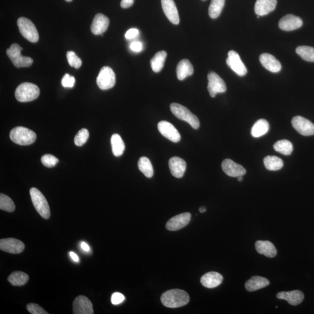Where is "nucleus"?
I'll list each match as a JSON object with an SVG mask.
<instances>
[{"label":"nucleus","instance_id":"1","mask_svg":"<svg viewBox=\"0 0 314 314\" xmlns=\"http://www.w3.org/2000/svg\"><path fill=\"white\" fill-rule=\"evenodd\" d=\"M189 295L186 291L175 289L166 291L161 296L162 305L168 308H178L188 304Z\"/></svg>","mask_w":314,"mask_h":314},{"label":"nucleus","instance_id":"2","mask_svg":"<svg viewBox=\"0 0 314 314\" xmlns=\"http://www.w3.org/2000/svg\"><path fill=\"white\" fill-rule=\"evenodd\" d=\"M10 137L15 143L21 146H28L36 141L37 135L33 130L24 127L19 126L11 130Z\"/></svg>","mask_w":314,"mask_h":314},{"label":"nucleus","instance_id":"3","mask_svg":"<svg viewBox=\"0 0 314 314\" xmlns=\"http://www.w3.org/2000/svg\"><path fill=\"white\" fill-rule=\"evenodd\" d=\"M40 90L36 84L31 83H23L17 87L15 91V97L17 100L22 103L32 101L40 96Z\"/></svg>","mask_w":314,"mask_h":314},{"label":"nucleus","instance_id":"4","mask_svg":"<svg viewBox=\"0 0 314 314\" xmlns=\"http://www.w3.org/2000/svg\"><path fill=\"white\" fill-rule=\"evenodd\" d=\"M30 194L34 207L38 214L46 220L50 218L51 215L50 206L43 194L35 188L30 190Z\"/></svg>","mask_w":314,"mask_h":314},{"label":"nucleus","instance_id":"5","mask_svg":"<svg viewBox=\"0 0 314 314\" xmlns=\"http://www.w3.org/2000/svg\"><path fill=\"white\" fill-rule=\"evenodd\" d=\"M170 108L176 117L188 122L193 129H197L199 128L200 122L198 118L184 106L177 103H172L170 105Z\"/></svg>","mask_w":314,"mask_h":314},{"label":"nucleus","instance_id":"6","mask_svg":"<svg viewBox=\"0 0 314 314\" xmlns=\"http://www.w3.org/2000/svg\"><path fill=\"white\" fill-rule=\"evenodd\" d=\"M22 50L23 48L19 44H13L6 51L7 55L16 68H26L33 64L32 58L22 55L21 51Z\"/></svg>","mask_w":314,"mask_h":314},{"label":"nucleus","instance_id":"7","mask_svg":"<svg viewBox=\"0 0 314 314\" xmlns=\"http://www.w3.org/2000/svg\"><path fill=\"white\" fill-rule=\"evenodd\" d=\"M17 26L21 34L27 40L35 43L39 40V34L36 27L29 19L26 17H20L17 20Z\"/></svg>","mask_w":314,"mask_h":314},{"label":"nucleus","instance_id":"8","mask_svg":"<svg viewBox=\"0 0 314 314\" xmlns=\"http://www.w3.org/2000/svg\"><path fill=\"white\" fill-rule=\"evenodd\" d=\"M116 82L115 74L108 66L102 68L97 78V84L100 89L107 90L115 86Z\"/></svg>","mask_w":314,"mask_h":314},{"label":"nucleus","instance_id":"9","mask_svg":"<svg viewBox=\"0 0 314 314\" xmlns=\"http://www.w3.org/2000/svg\"><path fill=\"white\" fill-rule=\"evenodd\" d=\"M207 79L209 80L207 89L212 98H214L218 93H223L227 91V86L224 81L216 73L210 72L208 75Z\"/></svg>","mask_w":314,"mask_h":314},{"label":"nucleus","instance_id":"10","mask_svg":"<svg viewBox=\"0 0 314 314\" xmlns=\"http://www.w3.org/2000/svg\"><path fill=\"white\" fill-rule=\"evenodd\" d=\"M292 125L296 131L303 136L314 135V125L302 116H295L292 120Z\"/></svg>","mask_w":314,"mask_h":314},{"label":"nucleus","instance_id":"11","mask_svg":"<svg viewBox=\"0 0 314 314\" xmlns=\"http://www.w3.org/2000/svg\"><path fill=\"white\" fill-rule=\"evenodd\" d=\"M226 62L229 68L239 76H244L248 72V70L242 61L240 56L234 51H230L228 52V57Z\"/></svg>","mask_w":314,"mask_h":314},{"label":"nucleus","instance_id":"12","mask_svg":"<svg viewBox=\"0 0 314 314\" xmlns=\"http://www.w3.org/2000/svg\"><path fill=\"white\" fill-rule=\"evenodd\" d=\"M73 314H93L94 310L92 303L86 296L80 295L77 296L73 302Z\"/></svg>","mask_w":314,"mask_h":314},{"label":"nucleus","instance_id":"13","mask_svg":"<svg viewBox=\"0 0 314 314\" xmlns=\"http://www.w3.org/2000/svg\"><path fill=\"white\" fill-rule=\"evenodd\" d=\"M158 129L162 136L172 142L178 143L181 140V135L171 123L167 121L159 122Z\"/></svg>","mask_w":314,"mask_h":314},{"label":"nucleus","instance_id":"14","mask_svg":"<svg viewBox=\"0 0 314 314\" xmlns=\"http://www.w3.org/2000/svg\"><path fill=\"white\" fill-rule=\"evenodd\" d=\"M25 245L18 239L15 238H6L0 240V249L3 252L12 254L22 253Z\"/></svg>","mask_w":314,"mask_h":314},{"label":"nucleus","instance_id":"15","mask_svg":"<svg viewBox=\"0 0 314 314\" xmlns=\"http://www.w3.org/2000/svg\"><path fill=\"white\" fill-rule=\"evenodd\" d=\"M190 219H191V214L189 213L178 214L171 218L167 222L166 228L171 231L179 230L189 224Z\"/></svg>","mask_w":314,"mask_h":314},{"label":"nucleus","instance_id":"16","mask_svg":"<svg viewBox=\"0 0 314 314\" xmlns=\"http://www.w3.org/2000/svg\"><path fill=\"white\" fill-rule=\"evenodd\" d=\"M221 167L225 174L231 177L238 178L240 176L244 175L246 172L243 166L236 163L230 159H225L222 162Z\"/></svg>","mask_w":314,"mask_h":314},{"label":"nucleus","instance_id":"17","mask_svg":"<svg viewBox=\"0 0 314 314\" xmlns=\"http://www.w3.org/2000/svg\"><path fill=\"white\" fill-rule=\"evenodd\" d=\"M279 27L282 30L290 31L299 29L303 25V21L294 15H285L280 20Z\"/></svg>","mask_w":314,"mask_h":314},{"label":"nucleus","instance_id":"18","mask_svg":"<svg viewBox=\"0 0 314 314\" xmlns=\"http://www.w3.org/2000/svg\"><path fill=\"white\" fill-rule=\"evenodd\" d=\"M162 9L170 22L177 25L179 23V16L177 8L173 0H161Z\"/></svg>","mask_w":314,"mask_h":314},{"label":"nucleus","instance_id":"19","mask_svg":"<svg viewBox=\"0 0 314 314\" xmlns=\"http://www.w3.org/2000/svg\"><path fill=\"white\" fill-rule=\"evenodd\" d=\"M109 25V20L108 17L103 14L98 13L95 16L91 24V32L95 35H102L107 30Z\"/></svg>","mask_w":314,"mask_h":314},{"label":"nucleus","instance_id":"20","mask_svg":"<svg viewBox=\"0 0 314 314\" xmlns=\"http://www.w3.org/2000/svg\"><path fill=\"white\" fill-rule=\"evenodd\" d=\"M169 167L171 174L176 178H181L185 174L186 163L184 160L178 157H172L169 161Z\"/></svg>","mask_w":314,"mask_h":314},{"label":"nucleus","instance_id":"21","mask_svg":"<svg viewBox=\"0 0 314 314\" xmlns=\"http://www.w3.org/2000/svg\"><path fill=\"white\" fill-rule=\"evenodd\" d=\"M223 281L222 275L217 272L211 271L203 275L201 278V284L207 288H214L218 287Z\"/></svg>","mask_w":314,"mask_h":314},{"label":"nucleus","instance_id":"22","mask_svg":"<svg viewBox=\"0 0 314 314\" xmlns=\"http://www.w3.org/2000/svg\"><path fill=\"white\" fill-rule=\"evenodd\" d=\"M260 61L264 68L272 73H278L281 70L280 61L273 55L264 53L260 56Z\"/></svg>","mask_w":314,"mask_h":314},{"label":"nucleus","instance_id":"23","mask_svg":"<svg viewBox=\"0 0 314 314\" xmlns=\"http://www.w3.org/2000/svg\"><path fill=\"white\" fill-rule=\"evenodd\" d=\"M277 0H257L255 11L257 16H263L268 15L275 9Z\"/></svg>","mask_w":314,"mask_h":314},{"label":"nucleus","instance_id":"24","mask_svg":"<svg viewBox=\"0 0 314 314\" xmlns=\"http://www.w3.org/2000/svg\"><path fill=\"white\" fill-rule=\"evenodd\" d=\"M277 298L279 299L285 300L292 306H297L304 299V294L302 292L298 290L281 292L278 293Z\"/></svg>","mask_w":314,"mask_h":314},{"label":"nucleus","instance_id":"25","mask_svg":"<svg viewBox=\"0 0 314 314\" xmlns=\"http://www.w3.org/2000/svg\"><path fill=\"white\" fill-rule=\"evenodd\" d=\"M257 252L270 258L277 255V250L273 243L267 241H258L255 243Z\"/></svg>","mask_w":314,"mask_h":314},{"label":"nucleus","instance_id":"26","mask_svg":"<svg viewBox=\"0 0 314 314\" xmlns=\"http://www.w3.org/2000/svg\"><path fill=\"white\" fill-rule=\"evenodd\" d=\"M193 72V66L189 60L183 59L179 62L176 68V75L178 80H183L187 77L192 76Z\"/></svg>","mask_w":314,"mask_h":314},{"label":"nucleus","instance_id":"27","mask_svg":"<svg viewBox=\"0 0 314 314\" xmlns=\"http://www.w3.org/2000/svg\"><path fill=\"white\" fill-rule=\"evenodd\" d=\"M270 281L267 278L260 276H253L246 282L247 291L254 292L269 285Z\"/></svg>","mask_w":314,"mask_h":314},{"label":"nucleus","instance_id":"28","mask_svg":"<svg viewBox=\"0 0 314 314\" xmlns=\"http://www.w3.org/2000/svg\"><path fill=\"white\" fill-rule=\"evenodd\" d=\"M269 123L266 120L262 119L257 121L252 127L251 130V135L255 138L262 137L269 130Z\"/></svg>","mask_w":314,"mask_h":314},{"label":"nucleus","instance_id":"29","mask_svg":"<svg viewBox=\"0 0 314 314\" xmlns=\"http://www.w3.org/2000/svg\"><path fill=\"white\" fill-rule=\"evenodd\" d=\"M167 56V53L164 51H161L156 53L153 58L151 59V68L154 72H160L163 69Z\"/></svg>","mask_w":314,"mask_h":314},{"label":"nucleus","instance_id":"30","mask_svg":"<svg viewBox=\"0 0 314 314\" xmlns=\"http://www.w3.org/2000/svg\"><path fill=\"white\" fill-rule=\"evenodd\" d=\"M111 143L112 153L116 157L121 156L125 149V143L121 136L114 134L111 137Z\"/></svg>","mask_w":314,"mask_h":314},{"label":"nucleus","instance_id":"31","mask_svg":"<svg viewBox=\"0 0 314 314\" xmlns=\"http://www.w3.org/2000/svg\"><path fill=\"white\" fill-rule=\"evenodd\" d=\"M264 164L268 170L276 171L283 167L284 162L280 158L269 156L264 158Z\"/></svg>","mask_w":314,"mask_h":314},{"label":"nucleus","instance_id":"32","mask_svg":"<svg viewBox=\"0 0 314 314\" xmlns=\"http://www.w3.org/2000/svg\"><path fill=\"white\" fill-rule=\"evenodd\" d=\"M8 280L13 286H22L29 281V277L23 272L15 271L9 275Z\"/></svg>","mask_w":314,"mask_h":314},{"label":"nucleus","instance_id":"33","mask_svg":"<svg viewBox=\"0 0 314 314\" xmlns=\"http://www.w3.org/2000/svg\"><path fill=\"white\" fill-rule=\"evenodd\" d=\"M138 167L139 170L146 176L147 178H150L154 175V169L152 164L149 159L146 157H142L139 159L138 161Z\"/></svg>","mask_w":314,"mask_h":314},{"label":"nucleus","instance_id":"34","mask_svg":"<svg viewBox=\"0 0 314 314\" xmlns=\"http://www.w3.org/2000/svg\"><path fill=\"white\" fill-rule=\"evenodd\" d=\"M274 149L277 152L280 153L285 156H289L292 153L294 148L292 144L287 140L278 141L274 145Z\"/></svg>","mask_w":314,"mask_h":314},{"label":"nucleus","instance_id":"35","mask_svg":"<svg viewBox=\"0 0 314 314\" xmlns=\"http://www.w3.org/2000/svg\"><path fill=\"white\" fill-rule=\"evenodd\" d=\"M225 5V0H211L209 9L211 18L216 19L220 15Z\"/></svg>","mask_w":314,"mask_h":314},{"label":"nucleus","instance_id":"36","mask_svg":"<svg viewBox=\"0 0 314 314\" xmlns=\"http://www.w3.org/2000/svg\"><path fill=\"white\" fill-rule=\"evenodd\" d=\"M296 52L308 62H314V48L308 46H300L296 49Z\"/></svg>","mask_w":314,"mask_h":314},{"label":"nucleus","instance_id":"37","mask_svg":"<svg viewBox=\"0 0 314 314\" xmlns=\"http://www.w3.org/2000/svg\"><path fill=\"white\" fill-rule=\"evenodd\" d=\"M15 204L13 200L9 196L1 193L0 195V209L12 213L15 211Z\"/></svg>","mask_w":314,"mask_h":314},{"label":"nucleus","instance_id":"38","mask_svg":"<svg viewBox=\"0 0 314 314\" xmlns=\"http://www.w3.org/2000/svg\"><path fill=\"white\" fill-rule=\"evenodd\" d=\"M89 137V132L86 129L79 130L75 137V143L77 146H82L87 142Z\"/></svg>","mask_w":314,"mask_h":314},{"label":"nucleus","instance_id":"39","mask_svg":"<svg viewBox=\"0 0 314 314\" xmlns=\"http://www.w3.org/2000/svg\"><path fill=\"white\" fill-rule=\"evenodd\" d=\"M66 56L70 66L74 67L76 69H79L82 66V60L76 55L75 52L69 51L67 52Z\"/></svg>","mask_w":314,"mask_h":314},{"label":"nucleus","instance_id":"40","mask_svg":"<svg viewBox=\"0 0 314 314\" xmlns=\"http://www.w3.org/2000/svg\"><path fill=\"white\" fill-rule=\"evenodd\" d=\"M42 164H43L45 167L48 168H52L55 167L56 164L58 163L59 160L58 159L51 154H45L42 157L41 159Z\"/></svg>","mask_w":314,"mask_h":314},{"label":"nucleus","instance_id":"41","mask_svg":"<svg viewBox=\"0 0 314 314\" xmlns=\"http://www.w3.org/2000/svg\"><path fill=\"white\" fill-rule=\"evenodd\" d=\"M27 309L32 314H48L49 313L36 303H30L27 305Z\"/></svg>","mask_w":314,"mask_h":314},{"label":"nucleus","instance_id":"42","mask_svg":"<svg viewBox=\"0 0 314 314\" xmlns=\"http://www.w3.org/2000/svg\"><path fill=\"white\" fill-rule=\"evenodd\" d=\"M62 85L65 88H72L75 83V78L69 74H65L62 79Z\"/></svg>","mask_w":314,"mask_h":314},{"label":"nucleus","instance_id":"43","mask_svg":"<svg viewBox=\"0 0 314 314\" xmlns=\"http://www.w3.org/2000/svg\"><path fill=\"white\" fill-rule=\"evenodd\" d=\"M125 298L124 295L119 292H115L113 294L111 297V302L113 305H117L121 304L125 301Z\"/></svg>","mask_w":314,"mask_h":314},{"label":"nucleus","instance_id":"44","mask_svg":"<svg viewBox=\"0 0 314 314\" xmlns=\"http://www.w3.org/2000/svg\"><path fill=\"white\" fill-rule=\"evenodd\" d=\"M139 33L138 30L136 29H131L127 31L125 34L126 39H132V38L136 37Z\"/></svg>","mask_w":314,"mask_h":314},{"label":"nucleus","instance_id":"45","mask_svg":"<svg viewBox=\"0 0 314 314\" xmlns=\"http://www.w3.org/2000/svg\"><path fill=\"white\" fill-rule=\"evenodd\" d=\"M130 49L134 52H140L143 50V45L140 42H134L130 45Z\"/></svg>","mask_w":314,"mask_h":314},{"label":"nucleus","instance_id":"46","mask_svg":"<svg viewBox=\"0 0 314 314\" xmlns=\"http://www.w3.org/2000/svg\"><path fill=\"white\" fill-rule=\"evenodd\" d=\"M134 3V0H122L121 6L123 9H127L131 7Z\"/></svg>","mask_w":314,"mask_h":314},{"label":"nucleus","instance_id":"47","mask_svg":"<svg viewBox=\"0 0 314 314\" xmlns=\"http://www.w3.org/2000/svg\"><path fill=\"white\" fill-rule=\"evenodd\" d=\"M69 255L71 257V258L73 259L74 262H79V257L76 255L75 253H74L73 252H70Z\"/></svg>","mask_w":314,"mask_h":314},{"label":"nucleus","instance_id":"48","mask_svg":"<svg viewBox=\"0 0 314 314\" xmlns=\"http://www.w3.org/2000/svg\"><path fill=\"white\" fill-rule=\"evenodd\" d=\"M81 248L86 252H89L90 250L89 246L86 242H83L81 243Z\"/></svg>","mask_w":314,"mask_h":314},{"label":"nucleus","instance_id":"49","mask_svg":"<svg viewBox=\"0 0 314 314\" xmlns=\"http://www.w3.org/2000/svg\"><path fill=\"white\" fill-rule=\"evenodd\" d=\"M207 209L205 207H201L199 209V211L201 213H205V212L206 211Z\"/></svg>","mask_w":314,"mask_h":314},{"label":"nucleus","instance_id":"50","mask_svg":"<svg viewBox=\"0 0 314 314\" xmlns=\"http://www.w3.org/2000/svg\"><path fill=\"white\" fill-rule=\"evenodd\" d=\"M238 180L239 182H242L243 181L242 176H240L238 177Z\"/></svg>","mask_w":314,"mask_h":314},{"label":"nucleus","instance_id":"51","mask_svg":"<svg viewBox=\"0 0 314 314\" xmlns=\"http://www.w3.org/2000/svg\"><path fill=\"white\" fill-rule=\"evenodd\" d=\"M65 1L67 2H71L73 1V0H65Z\"/></svg>","mask_w":314,"mask_h":314},{"label":"nucleus","instance_id":"52","mask_svg":"<svg viewBox=\"0 0 314 314\" xmlns=\"http://www.w3.org/2000/svg\"><path fill=\"white\" fill-rule=\"evenodd\" d=\"M203 1H204V0H203Z\"/></svg>","mask_w":314,"mask_h":314}]
</instances>
